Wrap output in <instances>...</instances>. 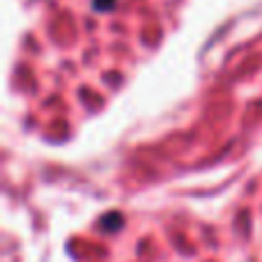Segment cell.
<instances>
[{"mask_svg": "<svg viewBox=\"0 0 262 262\" xmlns=\"http://www.w3.org/2000/svg\"><path fill=\"white\" fill-rule=\"evenodd\" d=\"M115 0H95V7L97 9H104V7H113Z\"/></svg>", "mask_w": 262, "mask_h": 262, "instance_id": "6da1fadb", "label": "cell"}]
</instances>
